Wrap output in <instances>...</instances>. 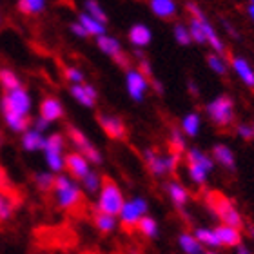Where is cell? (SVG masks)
Here are the masks:
<instances>
[{
  "instance_id": "cell-1",
  "label": "cell",
  "mask_w": 254,
  "mask_h": 254,
  "mask_svg": "<svg viewBox=\"0 0 254 254\" xmlns=\"http://www.w3.org/2000/svg\"><path fill=\"white\" fill-rule=\"evenodd\" d=\"M0 111L4 124L13 132H24L31 127V96L24 87L4 93L0 98Z\"/></svg>"
},
{
  "instance_id": "cell-2",
  "label": "cell",
  "mask_w": 254,
  "mask_h": 254,
  "mask_svg": "<svg viewBox=\"0 0 254 254\" xmlns=\"http://www.w3.org/2000/svg\"><path fill=\"white\" fill-rule=\"evenodd\" d=\"M205 203L223 225H229V227H234V229L244 227V218L238 212L234 201L229 200L223 192H220V190H207Z\"/></svg>"
},
{
  "instance_id": "cell-3",
  "label": "cell",
  "mask_w": 254,
  "mask_h": 254,
  "mask_svg": "<svg viewBox=\"0 0 254 254\" xmlns=\"http://www.w3.org/2000/svg\"><path fill=\"white\" fill-rule=\"evenodd\" d=\"M51 192H53L59 209H62V211H74L84 200L82 187L69 175H57L55 187Z\"/></svg>"
},
{
  "instance_id": "cell-4",
  "label": "cell",
  "mask_w": 254,
  "mask_h": 254,
  "mask_svg": "<svg viewBox=\"0 0 254 254\" xmlns=\"http://www.w3.org/2000/svg\"><path fill=\"white\" fill-rule=\"evenodd\" d=\"M124 203H126V200H124L122 189L118 187V184L113 178L104 176L100 192H98V201H96V211L111 214V216H118Z\"/></svg>"
},
{
  "instance_id": "cell-5",
  "label": "cell",
  "mask_w": 254,
  "mask_h": 254,
  "mask_svg": "<svg viewBox=\"0 0 254 254\" xmlns=\"http://www.w3.org/2000/svg\"><path fill=\"white\" fill-rule=\"evenodd\" d=\"M205 111L218 127H229L234 120V102L231 96L222 95L209 102Z\"/></svg>"
},
{
  "instance_id": "cell-6",
  "label": "cell",
  "mask_w": 254,
  "mask_h": 254,
  "mask_svg": "<svg viewBox=\"0 0 254 254\" xmlns=\"http://www.w3.org/2000/svg\"><path fill=\"white\" fill-rule=\"evenodd\" d=\"M67 136H69V142L73 143V147L76 149V153H80L84 156L89 164H95V165H100L102 164V154L100 151L91 143V140L85 136L84 132L80 131L78 127L74 126H69L67 127Z\"/></svg>"
},
{
  "instance_id": "cell-7",
  "label": "cell",
  "mask_w": 254,
  "mask_h": 254,
  "mask_svg": "<svg viewBox=\"0 0 254 254\" xmlns=\"http://www.w3.org/2000/svg\"><path fill=\"white\" fill-rule=\"evenodd\" d=\"M149 211V203L147 200H143V198H132V200L126 201L122 207V211H120V223H122V227L126 231H131L138 225L140 222V218H143L147 214Z\"/></svg>"
},
{
  "instance_id": "cell-8",
  "label": "cell",
  "mask_w": 254,
  "mask_h": 254,
  "mask_svg": "<svg viewBox=\"0 0 254 254\" xmlns=\"http://www.w3.org/2000/svg\"><path fill=\"white\" fill-rule=\"evenodd\" d=\"M96 46H98V49H100L102 53L109 55L115 62L120 65V67H124L127 71V69H131L129 65V59L126 57V53H124L122 46H120V42H118L117 38L113 37H107V35H102V37H96Z\"/></svg>"
},
{
  "instance_id": "cell-9",
  "label": "cell",
  "mask_w": 254,
  "mask_h": 254,
  "mask_svg": "<svg viewBox=\"0 0 254 254\" xmlns=\"http://www.w3.org/2000/svg\"><path fill=\"white\" fill-rule=\"evenodd\" d=\"M126 87L127 93L134 102H142L145 91L149 87V80L143 76L138 69H127L126 73Z\"/></svg>"
},
{
  "instance_id": "cell-10",
  "label": "cell",
  "mask_w": 254,
  "mask_h": 254,
  "mask_svg": "<svg viewBox=\"0 0 254 254\" xmlns=\"http://www.w3.org/2000/svg\"><path fill=\"white\" fill-rule=\"evenodd\" d=\"M96 120L100 124L102 131L106 132L111 140H124L126 138L127 127L122 122V118L115 117V115H98Z\"/></svg>"
},
{
  "instance_id": "cell-11",
  "label": "cell",
  "mask_w": 254,
  "mask_h": 254,
  "mask_svg": "<svg viewBox=\"0 0 254 254\" xmlns=\"http://www.w3.org/2000/svg\"><path fill=\"white\" fill-rule=\"evenodd\" d=\"M64 169H67L69 176L73 180H82L87 173L91 171V164L82 156L80 153H67L64 160Z\"/></svg>"
},
{
  "instance_id": "cell-12",
  "label": "cell",
  "mask_w": 254,
  "mask_h": 254,
  "mask_svg": "<svg viewBox=\"0 0 254 254\" xmlns=\"http://www.w3.org/2000/svg\"><path fill=\"white\" fill-rule=\"evenodd\" d=\"M40 118H44L46 122L53 124V122H59L60 118H64V106L62 102L59 98H55V96H46L40 104Z\"/></svg>"
},
{
  "instance_id": "cell-13",
  "label": "cell",
  "mask_w": 254,
  "mask_h": 254,
  "mask_svg": "<svg viewBox=\"0 0 254 254\" xmlns=\"http://www.w3.org/2000/svg\"><path fill=\"white\" fill-rule=\"evenodd\" d=\"M214 234H216L218 242H220V247L234 249V247L242 245V233H240V229L229 227V225L220 223V225L214 227Z\"/></svg>"
},
{
  "instance_id": "cell-14",
  "label": "cell",
  "mask_w": 254,
  "mask_h": 254,
  "mask_svg": "<svg viewBox=\"0 0 254 254\" xmlns=\"http://www.w3.org/2000/svg\"><path fill=\"white\" fill-rule=\"evenodd\" d=\"M69 93H71V96L78 102L80 106H84V107H95L96 98H98V93H96V89L89 84L71 85Z\"/></svg>"
},
{
  "instance_id": "cell-15",
  "label": "cell",
  "mask_w": 254,
  "mask_h": 254,
  "mask_svg": "<svg viewBox=\"0 0 254 254\" xmlns=\"http://www.w3.org/2000/svg\"><path fill=\"white\" fill-rule=\"evenodd\" d=\"M143 162L147 165V169L151 171V175L153 176H165L169 175V171H167V164H165V156L158 154L156 151L153 149H145L143 151Z\"/></svg>"
},
{
  "instance_id": "cell-16",
  "label": "cell",
  "mask_w": 254,
  "mask_h": 254,
  "mask_svg": "<svg viewBox=\"0 0 254 254\" xmlns=\"http://www.w3.org/2000/svg\"><path fill=\"white\" fill-rule=\"evenodd\" d=\"M20 143H22V149H24V151H27V153H37V151H42L44 149L46 136H44L42 132L35 131L33 127H29L27 131L22 132Z\"/></svg>"
},
{
  "instance_id": "cell-17",
  "label": "cell",
  "mask_w": 254,
  "mask_h": 254,
  "mask_svg": "<svg viewBox=\"0 0 254 254\" xmlns=\"http://www.w3.org/2000/svg\"><path fill=\"white\" fill-rule=\"evenodd\" d=\"M127 37H129V42H131L134 48L142 49L151 44L153 33H151V29H149L145 24H134V26L129 29V35H127Z\"/></svg>"
},
{
  "instance_id": "cell-18",
  "label": "cell",
  "mask_w": 254,
  "mask_h": 254,
  "mask_svg": "<svg viewBox=\"0 0 254 254\" xmlns=\"http://www.w3.org/2000/svg\"><path fill=\"white\" fill-rule=\"evenodd\" d=\"M216 164H220L222 167H225L227 171L236 169V158H234V153L231 151V147L223 145V143H216L212 147V156H211Z\"/></svg>"
},
{
  "instance_id": "cell-19",
  "label": "cell",
  "mask_w": 254,
  "mask_h": 254,
  "mask_svg": "<svg viewBox=\"0 0 254 254\" xmlns=\"http://www.w3.org/2000/svg\"><path fill=\"white\" fill-rule=\"evenodd\" d=\"M231 64H233V69L236 71V74L240 76V80H242L247 87L254 89V69H253V65H251L244 57H233Z\"/></svg>"
},
{
  "instance_id": "cell-20",
  "label": "cell",
  "mask_w": 254,
  "mask_h": 254,
  "mask_svg": "<svg viewBox=\"0 0 254 254\" xmlns=\"http://www.w3.org/2000/svg\"><path fill=\"white\" fill-rule=\"evenodd\" d=\"M196 20L200 22L201 29H203V35H205V42L211 44L212 49H214V53L216 55H222L225 53V46H223L222 38L218 37V33L214 31V27L209 20H207L205 16H201V18H196Z\"/></svg>"
},
{
  "instance_id": "cell-21",
  "label": "cell",
  "mask_w": 254,
  "mask_h": 254,
  "mask_svg": "<svg viewBox=\"0 0 254 254\" xmlns=\"http://www.w3.org/2000/svg\"><path fill=\"white\" fill-rule=\"evenodd\" d=\"M165 192L171 198V201L175 203L176 207H184L189 201V190L182 186L180 182L171 180L165 184Z\"/></svg>"
},
{
  "instance_id": "cell-22",
  "label": "cell",
  "mask_w": 254,
  "mask_h": 254,
  "mask_svg": "<svg viewBox=\"0 0 254 254\" xmlns=\"http://www.w3.org/2000/svg\"><path fill=\"white\" fill-rule=\"evenodd\" d=\"M78 24L84 27L85 33L91 35V37H102V35H106V26H104L102 22L95 20V18L89 16L87 13H80Z\"/></svg>"
},
{
  "instance_id": "cell-23",
  "label": "cell",
  "mask_w": 254,
  "mask_h": 254,
  "mask_svg": "<svg viewBox=\"0 0 254 254\" xmlns=\"http://www.w3.org/2000/svg\"><path fill=\"white\" fill-rule=\"evenodd\" d=\"M186 162H192V164H198L200 167H203V169L207 171V173H211L212 169H214V160L209 156V154H205L203 151H200V149H189L186 153Z\"/></svg>"
},
{
  "instance_id": "cell-24",
  "label": "cell",
  "mask_w": 254,
  "mask_h": 254,
  "mask_svg": "<svg viewBox=\"0 0 254 254\" xmlns=\"http://www.w3.org/2000/svg\"><path fill=\"white\" fill-rule=\"evenodd\" d=\"M178 245H180V249L184 251L186 254H203V247L200 245V242L194 238V234L190 233H182L178 236Z\"/></svg>"
},
{
  "instance_id": "cell-25",
  "label": "cell",
  "mask_w": 254,
  "mask_h": 254,
  "mask_svg": "<svg viewBox=\"0 0 254 254\" xmlns=\"http://www.w3.org/2000/svg\"><path fill=\"white\" fill-rule=\"evenodd\" d=\"M151 9L160 18H171L176 15L175 0H151Z\"/></svg>"
},
{
  "instance_id": "cell-26",
  "label": "cell",
  "mask_w": 254,
  "mask_h": 254,
  "mask_svg": "<svg viewBox=\"0 0 254 254\" xmlns=\"http://www.w3.org/2000/svg\"><path fill=\"white\" fill-rule=\"evenodd\" d=\"M16 209L15 198L7 192H0V223L9 222Z\"/></svg>"
},
{
  "instance_id": "cell-27",
  "label": "cell",
  "mask_w": 254,
  "mask_h": 254,
  "mask_svg": "<svg viewBox=\"0 0 254 254\" xmlns=\"http://www.w3.org/2000/svg\"><path fill=\"white\" fill-rule=\"evenodd\" d=\"M194 238L200 242L201 247H209V249H218L220 247V242H218L216 234H214V229L198 227L194 231Z\"/></svg>"
},
{
  "instance_id": "cell-28",
  "label": "cell",
  "mask_w": 254,
  "mask_h": 254,
  "mask_svg": "<svg viewBox=\"0 0 254 254\" xmlns=\"http://www.w3.org/2000/svg\"><path fill=\"white\" fill-rule=\"evenodd\" d=\"M55 178H57V175H53L51 171H38L33 176V182L40 192H51L55 187Z\"/></svg>"
},
{
  "instance_id": "cell-29",
  "label": "cell",
  "mask_w": 254,
  "mask_h": 254,
  "mask_svg": "<svg viewBox=\"0 0 254 254\" xmlns=\"http://www.w3.org/2000/svg\"><path fill=\"white\" fill-rule=\"evenodd\" d=\"M200 126H201V118L198 113H189L184 117L182 120V132L187 134V136L194 138L198 132H200Z\"/></svg>"
},
{
  "instance_id": "cell-30",
  "label": "cell",
  "mask_w": 254,
  "mask_h": 254,
  "mask_svg": "<svg viewBox=\"0 0 254 254\" xmlns=\"http://www.w3.org/2000/svg\"><path fill=\"white\" fill-rule=\"evenodd\" d=\"M80 184H82V189L87 192L89 196L96 194V192H100V187H102V176L96 173V171L91 169L87 175L80 180Z\"/></svg>"
},
{
  "instance_id": "cell-31",
  "label": "cell",
  "mask_w": 254,
  "mask_h": 254,
  "mask_svg": "<svg viewBox=\"0 0 254 254\" xmlns=\"http://www.w3.org/2000/svg\"><path fill=\"white\" fill-rule=\"evenodd\" d=\"M95 227L104 234H109L117 229V216L106 214V212H95Z\"/></svg>"
},
{
  "instance_id": "cell-32",
  "label": "cell",
  "mask_w": 254,
  "mask_h": 254,
  "mask_svg": "<svg viewBox=\"0 0 254 254\" xmlns=\"http://www.w3.org/2000/svg\"><path fill=\"white\" fill-rule=\"evenodd\" d=\"M0 85L7 93V91H15L18 87H22V82L11 69H0Z\"/></svg>"
},
{
  "instance_id": "cell-33",
  "label": "cell",
  "mask_w": 254,
  "mask_h": 254,
  "mask_svg": "<svg viewBox=\"0 0 254 254\" xmlns=\"http://www.w3.org/2000/svg\"><path fill=\"white\" fill-rule=\"evenodd\" d=\"M136 229L143 236H147V238H156V236H158V222H156L154 218L147 216V214L143 218H140Z\"/></svg>"
},
{
  "instance_id": "cell-34",
  "label": "cell",
  "mask_w": 254,
  "mask_h": 254,
  "mask_svg": "<svg viewBox=\"0 0 254 254\" xmlns=\"http://www.w3.org/2000/svg\"><path fill=\"white\" fill-rule=\"evenodd\" d=\"M48 0H18V9L24 15H38L46 9Z\"/></svg>"
},
{
  "instance_id": "cell-35",
  "label": "cell",
  "mask_w": 254,
  "mask_h": 254,
  "mask_svg": "<svg viewBox=\"0 0 254 254\" xmlns=\"http://www.w3.org/2000/svg\"><path fill=\"white\" fill-rule=\"evenodd\" d=\"M84 9H85V13L89 16H93L95 20H98V22H102L104 26H107V15H106V11H104V7H102L96 0H85L84 2Z\"/></svg>"
},
{
  "instance_id": "cell-36",
  "label": "cell",
  "mask_w": 254,
  "mask_h": 254,
  "mask_svg": "<svg viewBox=\"0 0 254 254\" xmlns=\"http://www.w3.org/2000/svg\"><path fill=\"white\" fill-rule=\"evenodd\" d=\"M169 149H171V153H176V154H180V156L186 153V136H184V132H182L180 129H173V131H171Z\"/></svg>"
},
{
  "instance_id": "cell-37",
  "label": "cell",
  "mask_w": 254,
  "mask_h": 254,
  "mask_svg": "<svg viewBox=\"0 0 254 254\" xmlns=\"http://www.w3.org/2000/svg\"><path fill=\"white\" fill-rule=\"evenodd\" d=\"M187 173H189L190 180L198 186H203L207 182V176H209V173L203 167H200L198 164H192V162H187Z\"/></svg>"
},
{
  "instance_id": "cell-38",
  "label": "cell",
  "mask_w": 254,
  "mask_h": 254,
  "mask_svg": "<svg viewBox=\"0 0 254 254\" xmlns=\"http://www.w3.org/2000/svg\"><path fill=\"white\" fill-rule=\"evenodd\" d=\"M207 64H209V67H211L216 74H225V73H227V65H225V62L222 60V57H220V55H216V53L207 55Z\"/></svg>"
},
{
  "instance_id": "cell-39",
  "label": "cell",
  "mask_w": 254,
  "mask_h": 254,
  "mask_svg": "<svg viewBox=\"0 0 254 254\" xmlns=\"http://www.w3.org/2000/svg\"><path fill=\"white\" fill-rule=\"evenodd\" d=\"M189 35H190V40H194V42H198V44H205V35H203V29H201L200 22L196 20V18H190Z\"/></svg>"
},
{
  "instance_id": "cell-40",
  "label": "cell",
  "mask_w": 254,
  "mask_h": 254,
  "mask_svg": "<svg viewBox=\"0 0 254 254\" xmlns=\"http://www.w3.org/2000/svg\"><path fill=\"white\" fill-rule=\"evenodd\" d=\"M175 38L180 46H189L190 44V35L189 27H186L184 24H176L175 26Z\"/></svg>"
},
{
  "instance_id": "cell-41",
  "label": "cell",
  "mask_w": 254,
  "mask_h": 254,
  "mask_svg": "<svg viewBox=\"0 0 254 254\" xmlns=\"http://www.w3.org/2000/svg\"><path fill=\"white\" fill-rule=\"evenodd\" d=\"M64 76L71 82L73 85H76V84H84V73L80 71L78 67H65L64 69Z\"/></svg>"
},
{
  "instance_id": "cell-42",
  "label": "cell",
  "mask_w": 254,
  "mask_h": 254,
  "mask_svg": "<svg viewBox=\"0 0 254 254\" xmlns=\"http://www.w3.org/2000/svg\"><path fill=\"white\" fill-rule=\"evenodd\" d=\"M138 71L145 76V78L151 82L153 80V69H151V64H149V60H145V59H142L140 62H138Z\"/></svg>"
},
{
  "instance_id": "cell-43",
  "label": "cell",
  "mask_w": 254,
  "mask_h": 254,
  "mask_svg": "<svg viewBox=\"0 0 254 254\" xmlns=\"http://www.w3.org/2000/svg\"><path fill=\"white\" fill-rule=\"evenodd\" d=\"M0 192H7L11 194V182L5 175V171L2 169V165H0Z\"/></svg>"
},
{
  "instance_id": "cell-44",
  "label": "cell",
  "mask_w": 254,
  "mask_h": 254,
  "mask_svg": "<svg viewBox=\"0 0 254 254\" xmlns=\"http://www.w3.org/2000/svg\"><path fill=\"white\" fill-rule=\"evenodd\" d=\"M49 126H51V124L49 122H46V120H44V118H40V117H37L35 118V120H33L31 122V127L33 129H35V131H38V132H46L49 129Z\"/></svg>"
},
{
  "instance_id": "cell-45",
  "label": "cell",
  "mask_w": 254,
  "mask_h": 254,
  "mask_svg": "<svg viewBox=\"0 0 254 254\" xmlns=\"http://www.w3.org/2000/svg\"><path fill=\"white\" fill-rule=\"evenodd\" d=\"M238 134L242 138H244V140H247V142H249V140H253L254 138V131H253V127L251 126H247V124H242V126H238Z\"/></svg>"
},
{
  "instance_id": "cell-46",
  "label": "cell",
  "mask_w": 254,
  "mask_h": 254,
  "mask_svg": "<svg viewBox=\"0 0 254 254\" xmlns=\"http://www.w3.org/2000/svg\"><path fill=\"white\" fill-rule=\"evenodd\" d=\"M71 33H73V35H76V37H80V38H85V37H89V35H87V33H85V29L82 26H80L78 22H73V24H71Z\"/></svg>"
},
{
  "instance_id": "cell-47",
  "label": "cell",
  "mask_w": 254,
  "mask_h": 254,
  "mask_svg": "<svg viewBox=\"0 0 254 254\" xmlns=\"http://www.w3.org/2000/svg\"><path fill=\"white\" fill-rule=\"evenodd\" d=\"M149 85H153V89L158 93V95H164V85H162V82H158V80H151L149 82Z\"/></svg>"
},
{
  "instance_id": "cell-48",
  "label": "cell",
  "mask_w": 254,
  "mask_h": 254,
  "mask_svg": "<svg viewBox=\"0 0 254 254\" xmlns=\"http://www.w3.org/2000/svg\"><path fill=\"white\" fill-rule=\"evenodd\" d=\"M222 24H223V27L227 29V33H231V35H233V38H238V33L234 31V27L231 26V24H229L227 20H222Z\"/></svg>"
},
{
  "instance_id": "cell-49",
  "label": "cell",
  "mask_w": 254,
  "mask_h": 254,
  "mask_svg": "<svg viewBox=\"0 0 254 254\" xmlns=\"http://www.w3.org/2000/svg\"><path fill=\"white\" fill-rule=\"evenodd\" d=\"M236 254H251V251L245 245H240V247H236Z\"/></svg>"
},
{
  "instance_id": "cell-50",
  "label": "cell",
  "mask_w": 254,
  "mask_h": 254,
  "mask_svg": "<svg viewBox=\"0 0 254 254\" xmlns=\"http://www.w3.org/2000/svg\"><path fill=\"white\" fill-rule=\"evenodd\" d=\"M247 13H249V16H251V20L254 22V5L251 4L249 7H247Z\"/></svg>"
},
{
  "instance_id": "cell-51",
  "label": "cell",
  "mask_w": 254,
  "mask_h": 254,
  "mask_svg": "<svg viewBox=\"0 0 254 254\" xmlns=\"http://www.w3.org/2000/svg\"><path fill=\"white\" fill-rule=\"evenodd\" d=\"M189 89H190V93H192V95H198V89H196L194 82H189Z\"/></svg>"
},
{
  "instance_id": "cell-52",
  "label": "cell",
  "mask_w": 254,
  "mask_h": 254,
  "mask_svg": "<svg viewBox=\"0 0 254 254\" xmlns=\"http://www.w3.org/2000/svg\"><path fill=\"white\" fill-rule=\"evenodd\" d=\"M249 233H251V236L254 238V227H253V225H249Z\"/></svg>"
},
{
  "instance_id": "cell-53",
  "label": "cell",
  "mask_w": 254,
  "mask_h": 254,
  "mask_svg": "<svg viewBox=\"0 0 254 254\" xmlns=\"http://www.w3.org/2000/svg\"><path fill=\"white\" fill-rule=\"evenodd\" d=\"M203 254H218V253H214V251H205Z\"/></svg>"
},
{
  "instance_id": "cell-54",
  "label": "cell",
  "mask_w": 254,
  "mask_h": 254,
  "mask_svg": "<svg viewBox=\"0 0 254 254\" xmlns=\"http://www.w3.org/2000/svg\"><path fill=\"white\" fill-rule=\"evenodd\" d=\"M251 4H253V5H254V0H251Z\"/></svg>"
},
{
  "instance_id": "cell-55",
  "label": "cell",
  "mask_w": 254,
  "mask_h": 254,
  "mask_svg": "<svg viewBox=\"0 0 254 254\" xmlns=\"http://www.w3.org/2000/svg\"><path fill=\"white\" fill-rule=\"evenodd\" d=\"M253 131H254V126H253Z\"/></svg>"
}]
</instances>
